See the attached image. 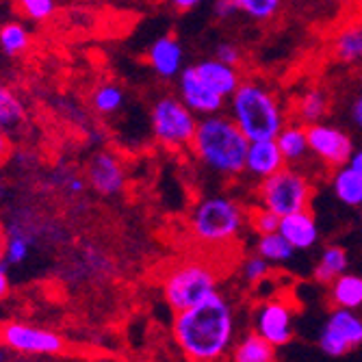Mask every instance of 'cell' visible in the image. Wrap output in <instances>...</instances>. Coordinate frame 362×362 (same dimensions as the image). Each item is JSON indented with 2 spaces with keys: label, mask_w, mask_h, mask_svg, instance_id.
<instances>
[{
  "label": "cell",
  "mask_w": 362,
  "mask_h": 362,
  "mask_svg": "<svg viewBox=\"0 0 362 362\" xmlns=\"http://www.w3.org/2000/svg\"><path fill=\"white\" fill-rule=\"evenodd\" d=\"M172 337L187 360L215 362L230 358L237 343V315L233 302L217 288L200 304L176 313Z\"/></svg>",
  "instance_id": "6da1fadb"
},
{
  "label": "cell",
  "mask_w": 362,
  "mask_h": 362,
  "mask_svg": "<svg viewBox=\"0 0 362 362\" xmlns=\"http://www.w3.org/2000/svg\"><path fill=\"white\" fill-rule=\"evenodd\" d=\"M250 139L239 124L223 113L200 117L191 150L197 160L211 172L223 178H237L245 174Z\"/></svg>",
  "instance_id": "7a4b0ae2"
},
{
  "label": "cell",
  "mask_w": 362,
  "mask_h": 362,
  "mask_svg": "<svg viewBox=\"0 0 362 362\" xmlns=\"http://www.w3.org/2000/svg\"><path fill=\"white\" fill-rule=\"evenodd\" d=\"M228 115L233 117L250 141L276 139L286 124L280 98L258 78H243L228 98Z\"/></svg>",
  "instance_id": "3957f363"
},
{
  "label": "cell",
  "mask_w": 362,
  "mask_h": 362,
  "mask_svg": "<svg viewBox=\"0 0 362 362\" xmlns=\"http://www.w3.org/2000/svg\"><path fill=\"white\" fill-rule=\"evenodd\" d=\"M247 226L245 209L228 195H206L191 209L189 230L191 235L204 243L223 247L235 243L243 228Z\"/></svg>",
  "instance_id": "277c9868"
},
{
  "label": "cell",
  "mask_w": 362,
  "mask_h": 362,
  "mask_svg": "<svg viewBox=\"0 0 362 362\" xmlns=\"http://www.w3.org/2000/svg\"><path fill=\"white\" fill-rule=\"evenodd\" d=\"M219 274L204 260H187L174 265L163 278V298L176 313L187 310L217 291Z\"/></svg>",
  "instance_id": "5b68a950"
},
{
  "label": "cell",
  "mask_w": 362,
  "mask_h": 362,
  "mask_svg": "<svg viewBox=\"0 0 362 362\" xmlns=\"http://www.w3.org/2000/svg\"><path fill=\"white\" fill-rule=\"evenodd\" d=\"M313 193L310 178L295 165H284L274 176L260 180L256 189L258 202L280 217L310 209Z\"/></svg>",
  "instance_id": "8992f818"
},
{
  "label": "cell",
  "mask_w": 362,
  "mask_h": 362,
  "mask_svg": "<svg viewBox=\"0 0 362 362\" xmlns=\"http://www.w3.org/2000/svg\"><path fill=\"white\" fill-rule=\"evenodd\" d=\"M197 124H200V117L180 100V95L158 98L150 111L154 139L170 150L191 148Z\"/></svg>",
  "instance_id": "52a82bcc"
},
{
  "label": "cell",
  "mask_w": 362,
  "mask_h": 362,
  "mask_svg": "<svg viewBox=\"0 0 362 362\" xmlns=\"http://www.w3.org/2000/svg\"><path fill=\"white\" fill-rule=\"evenodd\" d=\"M0 347L26 356H59L65 351V339L48 327L22 321L0 323Z\"/></svg>",
  "instance_id": "ba28073f"
},
{
  "label": "cell",
  "mask_w": 362,
  "mask_h": 362,
  "mask_svg": "<svg viewBox=\"0 0 362 362\" xmlns=\"http://www.w3.org/2000/svg\"><path fill=\"white\" fill-rule=\"evenodd\" d=\"M319 349L330 356L341 358L362 345V317L351 308H337L327 315L319 332Z\"/></svg>",
  "instance_id": "9c48e42d"
},
{
  "label": "cell",
  "mask_w": 362,
  "mask_h": 362,
  "mask_svg": "<svg viewBox=\"0 0 362 362\" xmlns=\"http://www.w3.org/2000/svg\"><path fill=\"white\" fill-rule=\"evenodd\" d=\"M252 330L265 337L278 349L288 345L295 337V308L284 298L260 302L252 315Z\"/></svg>",
  "instance_id": "30bf717a"
},
{
  "label": "cell",
  "mask_w": 362,
  "mask_h": 362,
  "mask_svg": "<svg viewBox=\"0 0 362 362\" xmlns=\"http://www.w3.org/2000/svg\"><path fill=\"white\" fill-rule=\"evenodd\" d=\"M306 130H308L310 152L325 168L337 170L341 165H347L354 154V139L343 128L325 124V122H317V124L306 126Z\"/></svg>",
  "instance_id": "8fae6325"
},
{
  "label": "cell",
  "mask_w": 362,
  "mask_h": 362,
  "mask_svg": "<svg viewBox=\"0 0 362 362\" xmlns=\"http://www.w3.org/2000/svg\"><path fill=\"white\" fill-rule=\"evenodd\" d=\"M178 95L180 100L197 115V117H206L221 113L223 107L228 105V98L211 89L204 78L197 74L195 65L185 68L178 76Z\"/></svg>",
  "instance_id": "7c38bea8"
},
{
  "label": "cell",
  "mask_w": 362,
  "mask_h": 362,
  "mask_svg": "<svg viewBox=\"0 0 362 362\" xmlns=\"http://www.w3.org/2000/svg\"><path fill=\"white\" fill-rule=\"evenodd\" d=\"M87 180L93 187V191L100 195L111 197L122 193L126 185V172L122 160L111 152H98L87 168Z\"/></svg>",
  "instance_id": "4fadbf2b"
},
{
  "label": "cell",
  "mask_w": 362,
  "mask_h": 362,
  "mask_svg": "<svg viewBox=\"0 0 362 362\" xmlns=\"http://www.w3.org/2000/svg\"><path fill=\"white\" fill-rule=\"evenodd\" d=\"M148 63L163 81H174L185 70V48L174 35H160L148 48Z\"/></svg>",
  "instance_id": "5bb4252c"
},
{
  "label": "cell",
  "mask_w": 362,
  "mask_h": 362,
  "mask_svg": "<svg viewBox=\"0 0 362 362\" xmlns=\"http://www.w3.org/2000/svg\"><path fill=\"white\" fill-rule=\"evenodd\" d=\"M286 165V160L280 152L276 139H258L250 141L247 158H245V174L254 180H265L280 172Z\"/></svg>",
  "instance_id": "9a60e30c"
},
{
  "label": "cell",
  "mask_w": 362,
  "mask_h": 362,
  "mask_svg": "<svg viewBox=\"0 0 362 362\" xmlns=\"http://www.w3.org/2000/svg\"><path fill=\"white\" fill-rule=\"evenodd\" d=\"M278 230L298 252L313 250L319 243V237H321L319 223H317L315 215L308 209L280 217V228Z\"/></svg>",
  "instance_id": "2e32d148"
},
{
  "label": "cell",
  "mask_w": 362,
  "mask_h": 362,
  "mask_svg": "<svg viewBox=\"0 0 362 362\" xmlns=\"http://www.w3.org/2000/svg\"><path fill=\"white\" fill-rule=\"evenodd\" d=\"M195 70L204 78V83L211 89H215L223 98L233 95L237 91V87L241 85V81H243L239 68H235V65H228V63H223V61H219L215 57L195 63Z\"/></svg>",
  "instance_id": "e0dca14e"
},
{
  "label": "cell",
  "mask_w": 362,
  "mask_h": 362,
  "mask_svg": "<svg viewBox=\"0 0 362 362\" xmlns=\"http://www.w3.org/2000/svg\"><path fill=\"white\" fill-rule=\"evenodd\" d=\"M280 152L286 160V165H295L300 168L302 163L306 160L308 152H310V144H308V130L304 124L300 122H286L284 128L278 133L276 137Z\"/></svg>",
  "instance_id": "ac0fdd59"
},
{
  "label": "cell",
  "mask_w": 362,
  "mask_h": 362,
  "mask_svg": "<svg viewBox=\"0 0 362 362\" xmlns=\"http://www.w3.org/2000/svg\"><path fill=\"white\" fill-rule=\"evenodd\" d=\"M332 54L339 63L345 65L362 63V22L345 24L334 33Z\"/></svg>",
  "instance_id": "d6986e66"
},
{
  "label": "cell",
  "mask_w": 362,
  "mask_h": 362,
  "mask_svg": "<svg viewBox=\"0 0 362 362\" xmlns=\"http://www.w3.org/2000/svg\"><path fill=\"white\" fill-rule=\"evenodd\" d=\"M230 358L235 362H274L278 358V347L252 330L237 339L233 351H230Z\"/></svg>",
  "instance_id": "ffe728a7"
},
{
  "label": "cell",
  "mask_w": 362,
  "mask_h": 362,
  "mask_svg": "<svg viewBox=\"0 0 362 362\" xmlns=\"http://www.w3.org/2000/svg\"><path fill=\"white\" fill-rule=\"evenodd\" d=\"M330 185H332L334 197L341 204L349 209L362 206V174H358L349 163L334 170Z\"/></svg>",
  "instance_id": "44dd1931"
},
{
  "label": "cell",
  "mask_w": 362,
  "mask_h": 362,
  "mask_svg": "<svg viewBox=\"0 0 362 362\" xmlns=\"http://www.w3.org/2000/svg\"><path fill=\"white\" fill-rule=\"evenodd\" d=\"M293 111H295V122H300L304 126L323 122L327 111H330V98H327L325 89L310 87L295 100Z\"/></svg>",
  "instance_id": "7402d4cb"
},
{
  "label": "cell",
  "mask_w": 362,
  "mask_h": 362,
  "mask_svg": "<svg viewBox=\"0 0 362 362\" xmlns=\"http://www.w3.org/2000/svg\"><path fill=\"white\" fill-rule=\"evenodd\" d=\"M349 267V254L343 245H327L317 265H315V280L321 284H332L339 276H343Z\"/></svg>",
  "instance_id": "603a6c76"
},
{
  "label": "cell",
  "mask_w": 362,
  "mask_h": 362,
  "mask_svg": "<svg viewBox=\"0 0 362 362\" xmlns=\"http://www.w3.org/2000/svg\"><path fill=\"white\" fill-rule=\"evenodd\" d=\"M330 302L337 308H362V276L358 274H343L330 284Z\"/></svg>",
  "instance_id": "cb8c5ba5"
},
{
  "label": "cell",
  "mask_w": 362,
  "mask_h": 362,
  "mask_svg": "<svg viewBox=\"0 0 362 362\" xmlns=\"http://www.w3.org/2000/svg\"><path fill=\"white\" fill-rule=\"evenodd\" d=\"M254 252L260 254L262 258H267L272 265H284V262H288L298 250L284 239V235L280 233V230H276V233L258 235Z\"/></svg>",
  "instance_id": "d4e9b609"
},
{
  "label": "cell",
  "mask_w": 362,
  "mask_h": 362,
  "mask_svg": "<svg viewBox=\"0 0 362 362\" xmlns=\"http://www.w3.org/2000/svg\"><path fill=\"white\" fill-rule=\"evenodd\" d=\"M24 122V107L20 98L5 85H0V128L11 130Z\"/></svg>",
  "instance_id": "484cf974"
},
{
  "label": "cell",
  "mask_w": 362,
  "mask_h": 362,
  "mask_svg": "<svg viewBox=\"0 0 362 362\" xmlns=\"http://www.w3.org/2000/svg\"><path fill=\"white\" fill-rule=\"evenodd\" d=\"M30 44V35L28 30L18 24V22H9L0 28V48H3L9 57L22 54Z\"/></svg>",
  "instance_id": "4316f807"
},
{
  "label": "cell",
  "mask_w": 362,
  "mask_h": 362,
  "mask_svg": "<svg viewBox=\"0 0 362 362\" xmlns=\"http://www.w3.org/2000/svg\"><path fill=\"white\" fill-rule=\"evenodd\" d=\"M124 107V91L117 85H100L93 91V109L103 115L117 113Z\"/></svg>",
  "instance_id": "83f0119b"
},
{
  "label": "cell",
  "mask_w": 362,
  "mask_h": 362,
  "mask_svg": "<svg viewBox=\"0 0 362 362\" xmlns=\"http://www.w3.org/2000/svg\"><path fill=\"white\" fill-rule=\"evenodd\" d=\"M241 276L247 284H260L272 276V262L267 258H262L260 254L245 256L241 262Z\"/></svg>",
  "instance_id": "f1b7e54d"
},
{
  "label": "cell",
  "mask_w": 362,
  "mask_h": 362,
  "mask_svg": "<svg viewBox=\"0 0 362 362\" xmlns=\"http://www.w3.org/2000/svg\"><path fill=\"white\" fill-rule=\"evenodd\" d=\"M247 226L254 230L256 235H267V233H276L280 228V215H276L274 211H269L267 206H254L247 213Z\"/></svg>",
  "instance_id": "f546056e"
},
{
  "label": "cell",
  "mask_w": 362,
  "mask_h": 362,
  "mask_svg": "<svg viewBox=\"0 0 362 362\" xmlns=\"http://www.w3.org/2000/svg\"><path fill=\"white\" fill-rule=\"evenodd\" d=\"M282 0H241V9L256 22H269L280 13Z\"/></svg>",
  "instance_id": "4dcf8cb0"
},
{
  "label": "cell",
  "mask_w": 362,
  "mask_h": 362,
  "mask_svg": "<svg viewBox=\"0 0 362 362\" xmlns=\"http://www.w3.org/2000/svg\"><path fill=\"white\" fill-rule=\"evenodd\" d=\"M16 7L24 18L44 22L54 13V0H16Z\"/></svg>",
  "instance_id": "1f68e13d"
},
{
  "label": "cell",
  "mask_w": 362,
  "mask_h": 362,
  "mask_svg": "<svg viewBox=\"0 0 362 362\" xmlns=\"http://www.w3.org/2000/svg\"><path fill=\"white\" fill-rule=\"evenodd\" d=\"M28 250H30V243L26 237H22L20 233H13L9 243H7V260L11 265H22V262L28 258Z\"/></svg>",
  "instance_id": "d6a6232c"
},
{
  "label": "cell",
  "mask_w": 362,
  "mask_h": 362,
  "mask_svg": "<svg viewBox=\"0 0 362 362\" xmlns=\"http://www.w3.org/2000/svg\"><path fill=\"white\" fill-rule=\"evenodd\" d=\"M213 57L228 63V65H235V68H239V65L243 63V50L233 42H219L213 50Z\"/></svg>",
  "instance_id": "836d02e7"
},
{
  "label": "cell",
  "mask_w": 362,
  "mask_h": 362,
  "mask_svg": "<svg viewBox=\"0 0 362 362\" xmlns=\"http://www.w3.org/2000/svg\"><path fill=\"white\" fill-rule=\"evenodd\" d=\"M213 16L217 20H230L235 18L241 9V0H213Z\"/></svg>",
  "instance_id": "e575fe53"
},
{
  "label": "cell",
  "mask_w": 362,
  "mask_h": 362,
  "mask_svg": "<svg viewBox=\"0 0 362 362\" xmlns=\"http://www.w3.org/2000/svg\"><path fill=\"white\" fill-rule=\"evenodd\" d=\"M349 117H351L354 126L358 130H362V89L351 98V103H349Z\"/></svg>",
  "instance_id": "d590c367"
},
{
  "label": "cell",
  "mask_w": 362,
  "mask_h": 362,
  "mask_svg": "<svg viewBox=\"0 0 362 362\" xmlns=\"http://www.w3.org/2000/svg\"><path fill=\"white\" fill-rule=\"evenodd\" d=\"M168 3L176 9V11H191V9H195V7H200L204 0H168Z\"/></svg>",
  "instance_id": "8d00e7d4"
},
{
  "label": "cell",
  "mask_w": 362,
  "mask_h": 362,
  "mask_svg": "<svg viewBox=\"0 0 362 362\" xmlns=\"http://www.w3.org/2000/svg\"><path fill=\"white\" fill-rule=\"evenodd\" d=\"M9 291H11V282H9V276H7L5 265H3V262H0V302L7 300Z\"/></svg>",
  "instance_id": "74e56055"
},
{
  "label": "cell",
  "mask_w": 362,
  "mask_h": 362,
  "mask_svg": "<svg viewBox=\"0 0 362 362\" xmlns=\"http://www.w3.org/2000/svg\"><path fill=\"white\" fill-rule=\"evenodd\" d=\"M9 154H11V144H9V139H7V135H5V130L0 128V165L9 158Z\"/></svg>",
  "instance_id": "f35d334b"
},
{
  "label": "cell",
  "mask_w": 362,
  "mask_h": 362,
  "mask_svg": "<svg viewBox=\"0 0 362 362\" xmlns=\"http://www.w3.org/2000/svg\"><path fill=\"white\" fill-rule=\"evenodd\" d=\"M349 165H351L358 174H362V148H360V150H354V154H351V158H349Z\"/></svg>",
  "instance_id": "ab89813d"
},
{
  "label": "cell",
  "mask_w": 362,
  "mask_h": 362,
  "mask_svg": "<svg viewBox=\"0 0 362 362\" xmlns=\"http://www.w3.org/2000/svg\"><path fill=\"white\" fill-rule=\"evenodd\" d=\"M358 81H360V85H362V68H360V72H358Z\"/></svg>",
  "instance_id": "60d3db41"
},
{
  "label": "cell",
  "mask_w": 362,
  "mask_h": 362,
  "mask_svg": "<svg viewBox=\"0 0 362 362\" xmlns=\"http://www.w3.org/2000/svg\"><path fill=\"white\" fill-rule=\"evenodd\" d=\"M0 360H5V354H3V347H0Z\"/></svg>",
  "instance_id": "b9f144b4"
},
{
  "label": "cell",
  "mask_w": 362,
  "mask_h": 362,
  "mask_svg": "<svg viewBox=\"0 0 362 362\" xmlns=\"http://www.w3.org/2000/svg\"><path fill=\"white\" fill-rule=\"evenodd\" d=\"M360 221H362V206H360Z\"/></svg>",
  "instance_id": "7bdbcfd3"
}]
</instances>
